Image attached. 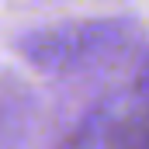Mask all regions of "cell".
Here are the masks:
<instances>
[{"label": "cell", "mask_w": 149, "mask_h": 149, "mask_svg": "<svg viewBox=\"0 0 149 149\" xmlns=\"http://www.w3.org/2000/svg\"><path fill=\"white\" fill-rule=\"evenodd\" d=\"M21 52L52 76H80L90 90L52 149H149V42L128 21L35 31Z\"/></svg>", "instance_id": "6da1fadb"}]
</instances>
